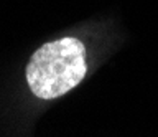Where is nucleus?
<instances>
[{"instance_id": "1", "label": "nucleus", "mask_w": 158, "mask_h": 137, "mask_svg": "<svg viewBox=\"0 0 158 137\" xmlns=\"http://www.w3.org/2000/svg\"><path fill=\"white\" fill-rule=\"evenodd\" d=\"M86 71L84 45L76 38H61L35 51L27 66V81L36 97L54 99L76 88Z\"/></svg>"}]
</instances>
